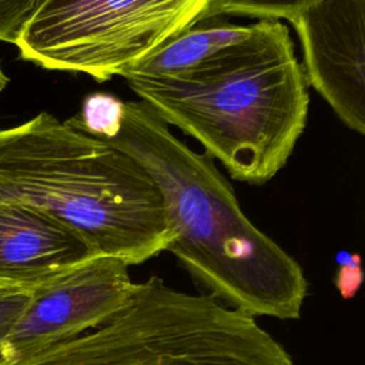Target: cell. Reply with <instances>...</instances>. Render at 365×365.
<instances>
[{
	"instance_id": "obj_1",
	"label": "cell",
	"mask_w": 365,
	"mask_h": 365,
	"mask_svg": "<svg viewBox=\"0 0 365 365\" xmlns=\"http://www.w3.org/2000/svg\"><path fill=\"white\" fill-rule=\"evenodd\" d=\"M155 181L170 241L192 279L227 307L257 318L298 319L308 281L297 259L242 212L231 184L207 154L182 143L144 101H124L108 140Z\"/></svg>"
},
{
	"instance_id": "obj_2",
	"label": "cell",
	"mask_w": 365,
	"mask_h": 365,
	"mask_svg": "<svg viewBox=\"0 0 365 365\" xmlns=\"http://www.w3.org/2000/svg\"><path fill=\"white\" fill-rule=\"evenodd\" d=\"M30 205L78 235L94 255L128 267L165 251L161 192L144 165L48 113L0 130V202Z\"/></svg>"
},
{
	"instance_id": "obj_3",
	"label": "cell",
	"mask_w": 365,
	"mask_h": 365,
	"mask_svg": "<svg viewBox=\"0 0 365 365\" xmlns=\"http://www.w3.org/2000/svg\"><path fill=\"white\" fill-rule=\"evenodd\" d=\"M124 80L168 125L250 184L287 164L308 118L309 86L282 21L267 41L211 70Z\"/></svg>"
},
{
	"instance_id": "obj_4",
	"label": "cell",
	"mask_w": 365,
	"mask_h": 365,
	"mask_svg": "<svg viewBox=\"0 0 365 365\" xmlns=\"http://www.w3.org/2000/svg\"><path fill=\"white\" fill-rule=\"evenodd\" d=\"M208 0H47L16 41L23 60L107 81L204 19Z\"/></svg>"
},
{
	"instance_id": "obj_5",
	"label": "cell",
	"mask_w": 365,
	"mask_h": 365,
	"mask_svg": "<svg viewBox=\"0 0 365 365\" xmlns=\"http://www.w3.org/2000/svg\"><path fill=\"white\" fill-rule=\"evenodd\" d=\"M308 86L351 130L365 133V0H319L294 16Z\"/></svg>"
},
{
	"instance_id": "obj_6",
	"label": "cell",
	"mask_w": 365,
	"mask_h": 365,
	"mask_svg": "<svg viewBox=\"0 0 365 365\" xmlns=\"http://www.w3.org/2000/svg\"><path fill=\"white\" fill-rule=\"evenodd\" d=\"M130 267L93 255L41 284L10 334L13 345L56 341L96 328L127 301L134 284Z\"/></svg>"
},
{
	"instance_id": "obj_7",
	"label": "cell",
	"mask_w": 365,
	"mask_h": 365,
	"mask_svg": "<svg viewBox=\"0 0 365 365\" xmlns=\"http://www.w3.org/2000/svg\"><path fill=\"white\" fill-rule=\"evenodd\" d=\"M94 254L71 230L20 202H0V279L41 285Z\"/></svg>"
},
{
	"instance_id": "obj_8",
	"label": "cell",
	"mask_w": 365,
	"mask_h": 365,
	"mask_svg": "<svg viewBox=\"0 0 365 365\" xmlns=\"http://www.w3.org/2000/svg\"><path fill=\"white\" fill-rule=\"evenodd\" d=\"M279 23L258 20L240 24L222 17L201 19L125 68L120 77L171 78L211 70L267 41Z\"/></svg>"
},
{
	"instance_id": "obj_9",
	"label": "cell",
	"mask_w": 365,
	"mask_h": 365,
	"mask_svg": "<svg viewBox=\"0 0 365 365\" xmlns=\"http://www.w3.org/2000/svg\"><path fill=\"white\" fill-rule=\"evenodd\" d=\"M123 108L124 101L115 96L93 93L84 98L80 113L67 121L90 135L108 141L121 125Z\"/></svg>"
},
{
	"instance_id": "obj_10",
	"label": "cell",
	"mask_w": 365,
	"mask_h": 365,
	"mask_svg": "<svg viewBox=\"0 0 365 365\" xmlns=\"http://www.w3.org/2000/svg\"><path fill=\"white\" fill-rule=\"evenodd\" d=\"M319 0H208L204 19L248 16L258 20H291Z\"/></svg>"
},
{
	"instance_id": "obj_11",
	"label": "cell",
	"mask_w": 365,
	"mask_h": 365,
	"mask_svg": "<svg viewBox=\"0 0 365 365\" xmlns=\"http://www.w3.org/2000/svg\"><path fill=\"white\" fill-rule=\"evenodd\" d=\"M47 0H0V41L16 44Z\"/></svg>"
},
{
	"instance_id": "obj_12",
	"label": "cell",
	"mask_w": 365,
	"mask_h": 365,
	"mask_svg": "<svg viewBox=\"0 0 365 365\" xmlns=\"http://www.w3.org/2000/svg\"><path fill=\"white\" fill-rule=\"evenodd\" d=\"M38 287H17L0 291V349L24 315Z\"/></svg>"
},
{
	"instance_id": "obj_13",
	"label": "cell",
	"mask_w": 365,
	"mask_h": 365,
	"mask_svg": "<svg viewBox=\"0 0 365 365\" xmlns=\"http://www.w3.org/2000/svg\"><path fill=\"white\" fill-rule=\"evenodd\" d=\"M364 279L361 259L356 254L341 252L338 255V269L335 285L344 298H352L359 289Z\"/></svg>"
},
{
	"instance_id": "obj_14",
	"label": "cell",
	"mask_w": 365,
	"mask_h": 365,
	"mask_svg": "<svg viewBox=\"0 0 365 365\" xmlns=\"http://www.w3.org/2000/svg\"><path fill=\"white\" fill-rule=\"evenodd\" d=\"M17 287H38V285H30V284H20V282H13V281H6V279H0V291H3V289H10V288H17Z\"/></svg>"
},
{
	"instance_id": "obj_15",
	"label": "cell",
	"mask_w": 365,
	"mask_h": 365,
	"mask_svg": "<svg viewBox=\"0 0 365 365\" xmlns=\"http://www.w3.org/2000/svg\"><path fill=\"white\" fill-rule=\"evenodd\" d=\"M7 83H9V78H7V76L4 74V71L1 70V67H0V93L6 88Z\"/></svg>"
}]
</instances>
